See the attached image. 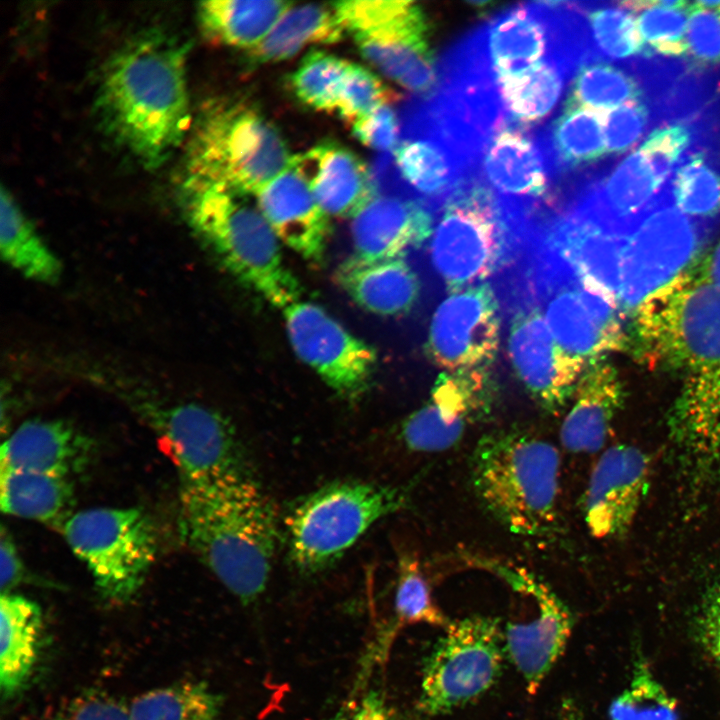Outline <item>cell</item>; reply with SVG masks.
Listing matches in <instances>:
<instances>
[{
    "label": "cell",
    "mask_w": 720,
    "mask_h": 720,
    "mask_svg": "<svg viewBox=\"0 0 720 720\" xmlns=\"http://www.w3.org/2000/svg\"><path fill=\"white\" fill-rule=\"evenodd\" d=\"M643 354L682 375L669 419L670 441L696 485L720 475V286L687 270L636 313Z\"/></svg>",
    "instance_id": "6da1fadb"
},
{
    "label": "cell",
    "mask_w": 720,
    "mask_h": 720,
    "mask_svg": "<svg viewBox=\"0 0 720 720\" xmlns=\"http://www.w3.org/2000/svg\"><path fill=\"white\" fill-rule=\"evenodd\" d=\"M188 46L159 29L141 32L106 62L96 91L105 131L144 167L157 168L189 125Z\"/></svg>",
    "instance_id": "7a4b0ae2"
},
{
    "label": "cell",
    "mask_w": 720,
    "mask_h": 720,
    "mask_svg": "<svg viewBox=\"0 0 720 720\" xmlns=\"http://www.w3.org/2000/svg\"><path fill=\"white\" fill-rule=\"evenodd\" d=\"M179 498L185 544L243 604L255 602L268 583L278 525L252 475L181 482Z\"/></svg>",
    "instance_id": "3957f363"
},
{
    "label": "cell",
    "mask_w": 720,
    "mask_h": 720,
    "mask_svg": "<svg viewBox=\"0 0 720 720\" xmlns=\"http://www.w3.org/2000/svg\"><path fill=\"white\" fill-rule=\"evenodd\" d=\"M593 59L584 19L572 2L522 3L502 10L453 47L439 65L440 78L493 86L549 60L576 70Z\"/></svg>",
    "instance_id": "277c9868"
},
{
    "label": "cell",
    "mask_w": 720,
    "mask_h": 720,
    "mask_svg": "<svg viewBox=\"0 0 720 720\" xmlns=\"http://www.w3.org/2000/svg\"><path fill=\"white\" fill-rule=\"evenodd\" d=\"M561 458L554 444L521 431L483 436L471 460L473 488L503 526L523 536L551 533L558 519Z\"/></svg>",
    "instance_id": "5b68a950"
},
{
    "label": "cell",
    "mask_w": 720,
    "mask_h": 720,
    "mask_svg": "<svg viewBox=\"0 0 720 720\" xmlns=\"http://www.w3.org/2000/svg\"><path fill=\"white\" fill-rule=\"evenodd\" d=\"M528 234L526 224L474 175L441 206L430 236L431 264L451 292L481 284L520 259Z\"/></svg>",
    "instance_id": "8992f818"
},
{
    "label": "cell",
    "mask_w": 720,
    "mask_h": 720,
    "mask_svg": "<svg viewBox=\"0 0 720 720\" xmlns=\"http://www.w3.org/2000/svg\"><path fill=\"white\" fill-rule=\"evenodd\" d=\"M184 188L189 223L236 278L276 307L299 301L301 288L279 239L249 195L191 183Z\"/></svg>",
    "instance_id": "52a82bcc"
},
{
    "label": "cell",
    "mask_w": 720,
    "mask_h": 720,
    "mask_svg": "<svg viewBox=\"0 0 720 720\" xmlns=\"http://www.w3.org/2000/svg\"><path fill=\"white\" fill-rule=\"evenodd\" d=\"M291 158L277 129L254 106L217 103L196 123L186 153L185 183L254 196L288 168Z\"/></svg>",
    "instance_id": "ba28073f"
},
{
    "label": "cell",
    "mask_w": 720,
    "mask_h": 720,
    "mask_svg": "<svg viewBox=\"0 0 720 720\" xmlns=\"http://www.w3.org/2000/svg\"><path fill=\"white\" fill-rule=\"evenodd\" d=\"M517 303L536 304L558 344L587 365L624 344L621 304L541 246L525 256Z\"/></svg>",
    "instance_id": "9c48e42d"
},
{
    "label": "cell",
    "mask_w": 720,
    "mask_h": 720,
    "mask_svg": "<svg viewBox=\"0 0 720 720\" xmlns=\"http://www.w3.org/2000/svg\"><path fill=\"white\" fill-rule=\"evenodd\" d=\"M406 502L402 488L360 481L334 482L312 492L287 519L291 561L302 573L322 571Z\"/></svg>",
    "instance_id": "30bf717a"
},
{
    "label": "cell",
    "mask_w": 720,
    "mask_h": 720,
    "mask_svg": "<svg viewBox=\"0 0 720 720\" xmlns=\"http://www.w3.org/2000/svg\"><path fill=\"white\" fill-rule=\"evenodd\" d=\"M333 6L367 61L419 98L436 91L439 66L430 43V23L418 3L351 0Z\"/></svg>",
    "instance_id": "8fae6325"
},
{
    "label": "cell",
    "mask_w": 720,
    "mask_h": 720,
    "mask_svg": "<svg viewBox=\"0 0 720 720\" xmlns=\"http://www.w3.org/2000/svg\"><path fill=\"white\" fill-rule=\"evenodd\" d=\"M61 528L104 600L123 604L136 596L157 553L156 531L146 513L138 508H89L71 514Z\"/></svg>",
    "instance_id": "7c38bea8"
},
{
    "label": "cell",
    "mask_w": 720,
    "mask_h": 720,
    "mask_svg": "<svg viewBox=\"0 0 720 720\" xmlns=\"http://www.w3.org/2000/svg\"><path fill=\"white\" fill-rule=\"evenodd\" d=\"M505 657L497 618L473 615L450 621L425 660L418 710L437 716L476 700L496 683Z\"/></svg>",
    "instance_id": "4fadbf2b"
},
{
    "label": "cell",
    "mask_w": 720,
    "mask_h": 720,
    "mask_svg": "<svg viewBox=\"0 0 720 720\" xmlns=\"http://www.w3.org/2000/svg\"><path fill=\"white\" fill-rule=\"evenodd\" d=\"M711 229L665 197L624 235L617 297L624 307L644 300L688 270Z\"/></svg>",
    "instance_id": "5bb4252c"
},
{
    "label": "cell",
    "mask_w": 720,
    "mask_h": 720,
    "mask_svg": "<svg viewBox=\"0 0 720 720\" xmlns=\"http://www.w3.org/2000/svg\"><path fill=\"white\" fill-rule=\"evenodd\" d=\"M503 122L488 137L476 176L504 204L528 215L555 207L554 180L561 174L547 129Z\"/></svg>",
    "instance_id": "9a60e30c"
},
{
    "label": "cell",
    "mask_w": 720,
    "mask_h": 720,
    "mask_svg": "<svg viewBox=\"0 0 720 720\" xmlns=\"http://www.w3.org/2000/svg\"><path fill=\"white\" fill-rule=\"evenodd\" d=\"M402 140L393 152L401 194L441 208L464 181L476 175L481 151L427 118L402 115Z\"/></svg>",
    "instance_id": "2e32d148"
},
{
    "label": "cell",
    "mask_w": 720,
    "mask_h": 720,
    "mask_svg": "<svg viewBox=\"0 0 720 720\" xmlns=\"http://www.w3.org/2000/svg\"><path fill=\"white\" fill-rule=\"evenodd\" d=\"M150 418L173 459L180 482L252 475L232 425L196 403L151 409Z\"/></svg>",
    "instance_id": "e0dca14e"
},
{
    "label": "cell",
    "mask_w": 720,
    "mask_h": 720,
    "mask_svg": "<svg viewBox=\"0 0 720 720\" xmlns=\"http://www.w3.org/2000/svg\"><path fill=\"white\" fill-rule=\"evenodd\" d=\"M284 317L297 356L334 391L357 399L368 389L376 363L371 346L316 304L297 301L284 309Z\"/></svg>",
    "instance_id": "ac0fdd59"
},
{
    "label": "cell",
    "mask_w": 720,
    "mask_h": 720,
    "mask_svg": "<svg viewBox=\"0 0 720 720\" xmlns=\"http://www.w3.org/2000/svg\"><path fill=\"white\" fill-rule=\"evenodd\" d=\"M499 339L497 299L493 289L481 283L452 291L438 305L426 352L447 372L483 368L494 359Z\"/></svg>",
    "instance_id": "d6986e66"
},
{
    "label": "cell",
    "mask_w": 720,
    "mask_h": 720,
    "mask_svg": "<svg viewBox=\"0 0 720 720\" xmlns=\"http://www.w3.org/2000/svg\"><path fill=\"white\" fill-rule=\"evenodd\" d=\"M494 569L512 588L532 597L538 606L535 618L509 622L503 630L506 656L522 676L527 691L535 694L565 650L573 618L560 598L526 570L505 566Z\"/></svg>",
    "instance_id": "ffe728a7"
},
{
    "label": "cell",
    "mask_w": 720,
    "mask_h": 720,
    "mask_svg": "<svg viewBox=\"0 0 720 720\" xmlns=\"http://www.w3.org/2000/svg\"><path fill=\"white\" fill-rule=\"evenodd\" d=\"M513 309L507 344L513 369L537 403L557 412L573 396L587 364L558 344L537 306L521 303Z\"/></svg>",
    "instance_id": "44dd1931"
},
{
    "label": "cell",
    "mask_w": 720,
    "mask_h": 720,
    "mask_svg": "<svg viewBox=\"0 0 720 720\" xmlns=\"http://www.w3.org/2000/svg\"><path fill=\"white\" fill-rule=\"evenodd\" d=\"M667 183L638 147L582 181L568 204L625 235L665 197Z\"/></svg>",
    "instance_id": "7402d4cb"
},
{
    "label": "cell",
    "mask_w": 720,
    "mask_h": 720,
    "mask_svg": "<svg viewBox=\"0 0 720 720\" xmlns=\"http://www.w3.org/2000/svg\"><path fill=\"white\" fill-rule=\"evenodd\" d=\"M649 456L630 444L605 450L591 473L585 493V522L592 536L618 538L632 527L648 490Z\"/></svg>",
    "instance_id": "603a6c76"
},
{
    "label": "cell",
    "mask_w": 720,
    "mask_h": 720,
    "mask_svg": "<svg viewBox=\"0 0 720 720\" xmlns=\"http://www.w3.org/2000/svg\"><path fill=\"white\" fill-rule=\"evenodd\" d=\"M93 441L63 420L22 423L3 442L1 470L36 472L72 479L88 469Z\"/></svg>",
    "instance_id": "cb8c5ba5"
},
{
    "label": "cell",
    "mask_w": 720,
    "mask_h": 720,
    "mask_svg": "<svg viewBox=\"0 0 720 720\" xmlns=\"http://www.w3.org/2000/svg\"><path fill=\"white\" fill-rule=\"evenodd\" d=\"M433 211L424 202L394 195H373L352 217L351 236L358 258H399L432 234Z\"/></svg>",
    "instance_id": "d4e9b609"
},
{
    "label": "cell",
    "mask_w": 720,
    "mask_h": 720,
    "mask_svg": "<svg viewBox=\"0 0 720 720\" xmlns=\"http://www.w3.org/2000/svg\"><path fill=\"white\" fill-rule=\"evenodd\" d=\"M254 197L281 242L306 260H320L328 236V216L290 164Z\"/></svg>",
    "instance_id": "484cf974"
},
{
    "label": "cell",
    "mask_w": 720,
    "mask_h": 720,
    "mask_svg": "<svg viewBox=\"0 0 720 720\" xmlns=\"http://www.w3.org/2000/svg\"><path fill=\"white\" fill-rule=\"evenodd\" d=\"M290 166L306 181L327 216L353 217L373 196L365 164L336 142L327 141L292 156Z\"/></svg>",
    "instance_id": "4316f807"
},
{
    "label": "cell",
    "mask_w": 720,
    "mask_h": 720,
    "mask_svg": "<svg viewBox=\"0 0 720 720\" xmlns=\"http://www.w3.org/2000/svg\"><path fill=\"white\" fill-rule=\"evenodd\" d=\"M573 396V405L560 429L561 443L573 453L597 452L605 444L624 402L616 369L603 359L589 363Z\"/></svg>",
    "instance_id": "83f0119b"
},
{
    "label": "cell",
    "mask_w": 720,
    "mask_h": 720,
    "mask_svg": "<svg viewBox=\"0 0 720 720\" xmlns=\"http://www.w3.org/2000/svg\"><path fill=\"white\" fill-rule=\"evenodd\" d=\"M336 280L364 310L381 316H399L415 305L420 284L402 258L364 260L355 257L336 272Z\"/></svg>",
    "instance_id": "f1b7e54d"
},
{
    "label": "cell",
    "mask_w": 720,
    "mask_h": 720,
    "mask_svg": "<svg viewBox=\"0 0 720 720\" xmlns=\"http://www.w3.org/2000/svg\"><path fill=\"white\" fill-rule=\"evenodd\" d=\"M44 620L40 606L12 592L0 598V688L10 700L29 683L38 664Z\"/></svg>",
    "instance_id": "f546056e"
},
{
    "label": "cell",
    "mask_w": 720,
    "mask_h": 720,
    "mask_svg": "<svg viewBox=\"0 0 720 720\" xmlns=\"http://www.w3.org/2000/svg\"><path fill=\"white\" fill-rule=\"evenodd\" d=\"M575 72L564 62L549 60L527 72L497 80L494 87L505 119L527 127L545 119Z\"/></svg>",
    "instance_id": "4dcf8cb0"
},
{
    "label": "cell",
    "mask_w": 720,
    "mask_h": 720,
    "mask_svg": "<svg viewBox=\"0 0 720 720\" xmlns=\"http://www.w3.org/2000/svg\"><path fill=\"white\" fill-rule=\"evenodd\" d=\"M287 1L216 0L201 2L198 18L210 40L226 46L254 48L291 7Z\"/></svg>",
    "instance_id": "1f68e13d"
},
{
    "label": "cell",
    "mask_w": 720,
    "mask_h": 720,
    "mask_svg": "<svg viewBox=\"0 0 720 720\" xmlns=\"http://www.w3.org/2000/svg\"><path fill=\"white\" fill-rule=\"evenodd\" d=\"M72 479L28 471L1 470L0 506L3 513L61 526L73 504Z\"/></svg>",
    "instance_id": "d6a6232c"
},
{
    "label": "cell",
    "mask_w": 720,
    "mask_h": 720,
    "mask_svg": "<svg viewBox=\"0 0 720 720\" xmlns=\"http://www.w3.org/2000/svg\"><path fill=\"white\" fill-rule=\"evenodd\" d=\"M666 192L682 213L712 230L720 222V150L711 143L688 152L670 177Z\"/></svg>",
    "instance_id": "836d02e7"
},
{
    "label": "cell",
    "mask_w": 720,
    "mask_h": 720,
    "mask_svg": "<svg viewBox=\"0 0 720 720\" xmlns=\"http://www.w3.org/2000/svg\"><path fill=\"white\" fill-rule=\"evenodd\" d=\"M344 33L333 4L290 7L266 37L251 49L250 57L261 63L284 60L309 44L336 42Z\"/></svg>",
    "instance_id": "e575fe53"
},
{
    "label": "cell",
    "mask_w": 720,
    "mask_h": 720,
    "mask_svg": "<svg viewBox=\"0 0 720 720\" xmlns=\"http://www.w3.org/2000/svg\"><path fill=\"white\" fill-rule=\"evenodd\" d=\"M0 251L2 258L24 277L55 283L62 267L11 193L1 187Z\"/></svg>",
    "instance_id": "d590c367"
},
{
    "label": "cell",
    "mask_w": 720,
    "mask_h": 720,
    "mask_svg": "<svg viewBox=\"0 0 720 720\" xmlns=\"http://www.w3.org/2000/svg\"><path fill=\"white\" fill-rule=\"evenodd\" d=\"M644 98H647L645 82L635 62L616 64L591 59L581 64L570 80L564 106L607 113Z\"/></svg>",
    "instance_id": "8d00e7d4"
},
{
    "label": "cell",
    "mask_w": 720,
    "mask_h": 720,
    "mask_svg": "<svg viewBox=\"0 0 720 720\" xmlns=\"http://www.w3.org/2000/svg\"><path fill=\"white\" fill-rule=\"evenodd\" d=\"M581 13L596 59L630 64L653 57L643 41L637 19L621 2H574Z\"/></svg>",
    "instance_id": "74e56055"
},
{
    "label": "cell",
    "mask_w": 720,
    "mask_h": 720,
    "mask_svg": "<svg viewBox=\"0 0 720 720\" xmlns=\"http://www.w3.org/2000/svg\"><path fill=\"white\" fill-rule=\"evenodd\" d=\"M222 696L202 681H182L137 696L131 720H219Z\"/></svg>",
    "instance_id": "f35d334b"
},
{
    "label": "cell",
    "mask_w": 720,
    "mask_h": 720,
    "mask_svg": "<svg viewBox=\"0 0 720 720\" xmlns=\"http://www.w3.org/2000/svg\"><path fill=\"white\" fill-rule=\"evenodd\" d=\"M606 114L583 107H563L562 113L547 129L561 173L591 164L607 153Z\"/></svg>",
    "instance_id": "ab89813d"
},
{
    "label": "cell",
    "mask_w": 720,
    "mask_h": 720,
    "mask_svg": "<svg viewBox=\"0 0 720 720\" xmlns=\"http://www.w3.org/2000/svg\"><path fill=\"white\" fill-rule=\"evenodd\" d=\"M632 12H638L637 23L647 50L666 57L687 53L685 32L691 2L677 0L622 1Z\"/></svg>",
    "instance_id": "60d3db41"
},
{
    "label": "cell",
    "mask_w": 720,
    "mask_h": 720,
    "mask_svg": "<svg viewBox=\"0 0 720 720\" xmlns=\"http://www.w3.org/2000/svg\"><path fill=\"white\" fill-rule=\"evenodd\" d=\"M674 697L656 679L647 664H636L628 685L609 707L610 720H679Z\"/></svg>",
    "instance_id": "b9f144b4"
},
{
    "label": "cell",
    "mask_w": 720,
    "mask_h": 720,
    "mask_svg": "<svg viewBox=\"0 0 720 720\" xmlns=\"http://www.w3.org/2000/svg\"><path fill=\"white\" fill-rule=\"evenodd\" d=\"M350 64L322 51L311 52L292 74V88L303 103L320 111H336Z\"/></svg>",
    "instance_id": "7bdbcfd3"
},
{
    "label": "cell",
    "mask_w": 720,
    "mask_h": 720,
    "mask_svg": "<svg viewBox=\"0 0 720 720\" xmlns=\"http://www.w3.org/2000/svg\"><path fill=\"white\" fill-rule=\"evenodd\" d=\"M398 568L394 597L397 626L428 624L445 629L450 621L435 604L419 560L412 555H402Z\"/></svg>",
    "instance_id": "ee69618b"
},
{
    "label": "cell",
    "mask_w": 720,
    "mask_h": 720,
    "mask_svg": "<svg viewBox=\"0 0 720 720\" xmlns=\"http://www.w3.org/2000/svg\"><path fill=\"white\" fill-rule=\"evenodd\" d=\"M396 96L367 68L350 64L336 111L351 125Z\"/></svg>",
    "instance_id": "f6af8a7d"
},
{
    "label": "cell",
    "mask_w": 720,
    "mask_h": 720,
    "mask_svg": "<svg viewBox=\"0 0 720 720\" xmlns=\"http://www.w3.org/2000/svg\"><path fill=\"white\" fill-rule=\"evenodd\" d=\"M659 120L649 99L627 102L606 114L607 153L623 154L636 146L649 128Z\"/></svg>",
    "instance_id": "bcb514c9"
},
{
    "label": "cell",
    "mask_w": 720,
    "mask_h": 720,
    "mask_svg": "<svg viewBox=\"0 0 720 720\" xmlns=\"http://www.w3.org/2000/svg\"><path fill=\"white\" fill-rule=\"evenodd\" d=\"M465 428L445 422L429 401L404 421L402 438L408 448L415 451L440 452L455 446Z\"/></svg>",
    "instance_id": "7dc6e473"
},
{
    "label": "cell",
    "mask_w": 720,
    "mask_h": 720,
    "mask_svg": "<svg viewBox=\"0 0 720 720\" xmlns=\"http://www.w3.org/2000/svg\"><path fill=\"white\" fill-rule=\"evenodd\" d=\"M687 53L697 64L720 63V14L691 2L686 32Z\"/></svg>",
    "instance_id": "c3c4849f"
},
{
    "label": "cell",
    "mask_w": 720,
    "mask_h": 720,
    "mask_svg": "<svg viewBox=\"0 0 720 720\" xmlns=\"http://www.w3.org/2000/svg\"><path fill=\"white\" fill-rule=\"evenodd\" d=\"M351 126L362 144L378 152H394L400 144V119L389 104L376 108Z\"/></svg>",
    "instance_id": "681fc988"
},
{
    "label": "cell",
    "mask_w": 720,
    "mask_h": 720,
    "mask_svg": "<svg viewBox=\"0 0 720 720\" xmlns=\"http://www.w3.org/2000/svg\"><path fill=\"white\" fill-rule=\"evenodd\" d=\"M50 720H131L129 706L99 691L76 696L61 707Z\"/></svg>",
    "instance_id": "f907efd6"
},
{
    "label": "cell",
    "mask_w": 720,
    "mask_h": 720,
    "mask_svg": "<svg viewBox=\"0 0 720 720\" xmlns=\"http://www.w3.org/2000/svg\"><path fill=\"white\" fill-rule=\"evenodd\" d=\"M331 720H405L377 689H369L354 697Z\"/></svg>",
    "instance_id": "816d5d0a"
},
{
    "label": "cell",
    "mask_w": 720,
    "mask_h": 720,
    "mask_svg": "<svg viewBox=\"0 0 720 720\" xmlns=\"http://www.w3.org/2000/svg\"><path fill=\"white\" fill-rule=\"evenodd\" d=\"M698 627L706 651L720 664V582L705 600Z\"/></svg>",
    "instance_id": "f5cc1de1"
},
{
    "label": "cell",
    "mask_w": 720,
    "mask_h": 720,
    "mask_svg": "<svg viewBox=\"0 0 720 720\" xmlns=\"http://www.w3.org/2000/svg\"><path fill=\"white\" fill-rule=\"evenodd\" d=\"M1 594L9 593L25 579V568L11 536L2 528L0 541Z\"/></svg>",
    "instance_id": "db71d44e"
},
{
    "label": "cell",
    "mask_w": 720,
    "mask_h": 720,
    "mask_svg": "<svg viewBox=\"0 0 720 720\" xmlns=\"http://www.w3.org/2000/svg\"><path fill=\"white\" fill-rule=\"evenodd\" d=\"M699 278L720 286V241L688 269Z\"/></svg>",
    "instance_id": "11a10c76"
},
{
    "label": "cell",
    "mask_w": 720,
    "mask_h": 720,
    "mask_svg": "<svg viewBox=\"0 0 720 720\" xmlns=\"http://www.w3.org/2000/svg\"><path fill=\"white\" fill-rule=\"evenodd\" d=\"M560 720H587L580 706L571 698H564L559 709Z\"/></svg>",
    "instance_id": "9f6ffc18"
},
{
    "label": "cell",
    "mask_w": 720,
    "mask_h": 720,
    "mask_svg": "<svg viewBox=\"0 0 720 720\" xmlns=\"http://www.w3.org/2000/svg\"><path fill=\"white\" fill-rule=\"evenodd\" d=\"M718 13L720 14V7L718 8Z\"/></svg>",
    "instance_id": "6f0895ef"
}]
</instances>
